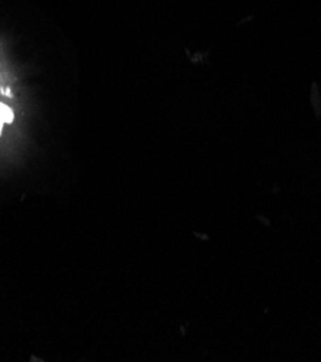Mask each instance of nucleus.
<instances>
[{
	"instance_id": "f257e3e1",
	"label": "nucleus",
	"mask_w": 321,
	"mask_h": 362,
	"mask_svg": "<svg viewBox=\"0 0 321 362\" xmlns=\"http://www.w3.org/2000/svg\"><path fill=\"white\" fill-rule=\"evenodd\" d=\"M13 122V112L12 108L6 104L0 103V134H2L4 124H11Z\"/></svg>"
}]
</instances>
